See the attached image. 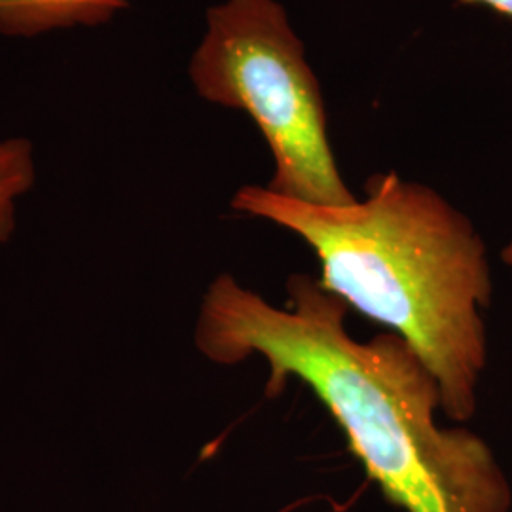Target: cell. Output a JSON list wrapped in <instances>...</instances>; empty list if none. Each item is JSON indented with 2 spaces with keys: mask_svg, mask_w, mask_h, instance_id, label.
Here are the masks:
<instances>
[{
  "mask_svg": "<svg viewBox=\"0 0 512 512\" xmlns=\"http://www.w3.org/2000/svg\"><path fill=\"white\" fill-rule=\"evenodd\" d=\"M129 0H0V35L35 38L74 27L107 25Z\"/></svg>",
  "mask_w": 512,
  "mask_h": 512,
  "instance_id": "obj_4",
  "label": "cell"
},
{
  "mask_svg": "<svg viewBox=\"0 0 512 512\" xmlns=\"http://www.w3.org/2000/svg\"><path fill=\"white\" fill-rule=\"evenodd\" d=\"M505 258H507V260H509V262H512V245H511V247H509V251H507V253H505Z\"/></svg>",
  "mask_w": 512,
  "mask_h": 512,
  "instance_id": "obj_7",
  "label": "cell"
},
{
  "mask_svg": "<svg viewBox=\"0 0 512 512\" xmlns=\"http://www.w3.org/2000/svg\"><path fill=\"white\" fill-rule=\"evenodd\" d=\"M37 177L35 150L29 139H0V243L16 232L18 202L33 188Z\"/></svg>",
  "mask_w": 512,
  "mask_h": 512,
  "instance_id": "obj_5",
  "label": "cell"
},
{
  "mask_svg": "<svg viewBox=\"0 0 512 512\" xmlns=\"http://www.w3.org/2000/svg\"><path fill=\"white\" fill-rule=\"evenodd\" d=\"M232 207L304 239L321 264L317 283L416 349L450 420L475 416L492 272L473 222L452 203L391 171L366 183L363 202L313 205L249 184Z\"/></svg>",
  "mask_w": 512,
  "mask_h": 512,
  "instance_id": "obj_2",
  "label": "cell"
},
{
  "mask_svg": "<svg viewBox=\"0 0 512 512\" xmlns=\"http://www.w3.org/2000/svg\"><path fill=\"white\" fill-rule=\"evenodd\" d=\"M194 90L209 103L247 112L274 156L266 186L313 205L357 202L334 160L319 82L277 0H224L190 59Z\"/></svg>",
  "mask_w": 512,
  "mask_h": 512,
  "instance_id": "obj_3",
  "label": "cell"
},
{
  "mask_svg": "<svg viewBox=\"0 0 512 512\" xmlns=\"http://www.w3.org/2000/svg\"><path fill=\"white\" fill-rule=\"evenodd\" d=\"M348 310L310 275H291L287 308H275L224 274L203 296L196 346L219 365L264 357L268 397L289 378L308 385L366 475L404 512L511 511V486L490 446L435 420L439 382L416 349L395 332L353 340Z\"/></svg>",
  "mask_w": 512,
  "mask_h": 512,
  "instance_id": "obj_1",
  "label": "cell"
},
{
  "mask_svg": "<svg viewBox=\"0 0 512 512\" xmlns=\"http://www.w3.org/2000/svg\"><path fill=\"white\" fill-rule=\"evenodd\" d=\"M459 4H482L488 6L501 16L512 18V0H458Z\"/></svg>",
  "mask_w": 512,
  "mask_h": 512,
  "instance_id": "obj_6",
  "label": "cell"
}]
</instances>
